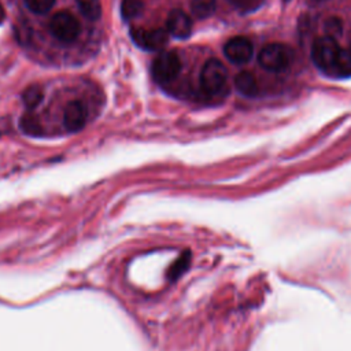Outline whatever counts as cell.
<instances>
[{
  "label": "cell",
  "mask_w": 351,
  "mask_h": 351,
  "mask_svg": "<svg viewBox=\"0 0 351 351\" xmlns=\"http://www.w3.org/2000/svg\"><path fill=\"white\" fill-rule=\"evenodd\" d=\"M144 10L141 0H122L121 1V15L125 21L137 18Z\"/></svg>",
  "instance_id": "cell-14"
},
{
  "label": "cell",
  "mask_w": 351,
  "mask_h": 351,
  "mask_svg": "<svg viewBox=\"0 0 351 351\" xmlns=\"http://www.w3.org/2000/svg\"><path fill=\"white\" fill-rule=\"evenodd\" d=\"M284 1H289V0H284Z\"/></svg>",
  "instance_id": "cell-22"
},
{
  "label": "cell",
  "mask_w": 351,
  "mask_h": 351,
  "mask_svg": "<svg viewBox=\"0 0 351 351\" xmlns=\"http://www.w3.org/2000/svg\"><path fill=\"white\" fill-rule=\"evenodd\" d=\"M130 37L134 44L145 51H159L169 40V34L163 29H145V27H132Z\"/></svg>",
  "instance_id": "cell-6"
},
{
  "label": "cell",
  "mask_w": 351,
  "mask_h": 351,
  "mask_svg": "<svg viewBox=\"0 0 351 351\" xmlns=\"http://www.w3.org/2000/svg\"><path fill=\"white\" fill-rule=\"evenodd\" d=\"M167 33L177 38H188L192 33V21L181 10H171L166 19Z\"/></svg>",
  "instance_id": "cell-8"
},
{
  "label": "cell",
  "mask_w": 351,
  "mask_h": 351,
  "mask_svg": "<svg viewBox=\"0 0 351 351\" xmlns=\"http://www.w3.org/2000/svg\"><path fill=\"white\" fill-rule=\"evenodd\" d=\"M43 89L40 88V86H37V85H32V86H27L25 90H23V93H22V101H23V104L29 108V110H32V108H34V107H37L40 103H41V100H43Z\"/></svg>",
  "instance_id": "cell-15"
},
{
  "label": "cell",
  "mask_w": 351,
  "mask_h": 351,
  "mask_svg": "<svg viewBox=\"0 0 351 351\" xmlns=\"http://www.w3.org/2000/svg\"><path fill=\"white\" fill-rule=\"evenodd\" d=\"M228 1L243 11H251V10L256 8L261 3V0H228Z\"/></svg>",
  "instance_id": "cell-20"
},
{
  "label": "cell",
  "mask_w": 351,
  "mask_h": 351,
  "mask_svg": "<svg viewBox=\"0 0 351 351\" xmlns=\"http://www.w3.org/2000/svg\"><path fill=\"white\" fill-rule=\"evenodd\" d=\"M329 74L337 75V77L351 75V49H340Z\"/></svg>",
  "instance_id": "cell-11"
},
{
  "label": "cell",
  "mask_w": 351,
  "mask_h": 351,
  "mask_svg": "<svg viewBox=\"0 0 351 351\" xmlns=\"http://www.w3.org/2000/svg\"><path fill=\"white\" fill-rule=\"evenodd\" d=\"M81 14L89 19L96 21L101 15V3L100 0H75Z\"/></svg>",
  "instance_id": "cell-12"
},
{
  "label": "cell",
  "mask_w": 351,
  "mask_h": 351,
  "mask_svg": "<svg viewBox=\"0 0 351 351\" xmlns=\"http://www.w3.org/2000/svg\"><path fill=\"white\" fill-rule=\"evenodd\" d=\"M234 85H236V89L247 97H254L258 93L256 80H255L254 74H251L250 71L239 73L234 78Z\"/></svg>",
  "instance_id": "cell-10"
},
{
  "label": "cell",
  "mask_w": 351,
  "mask_h": 351,
  "mask_svg": "<svg viewBox=\"0 0 351 351\" xmlns=\"http://www.w3.org/2000/svg\"><path fill=\"white\" fill-rule=\"evenodd\" d=\"M21 129L27 133V134H32V136H37L41 133V125H40V121L32 115V114H25L22 118H21Z\"/></svg>",
  "instance_id": "cell-16"
},
{
  "label": "cell",
  "mask_w": 351,
  "mask_h": 351,
  "mask_svg": "<svg viewBox=\"0 0 351 351\" xmlns=\"http://www.w3.org/2000/svg\"><path fill=\"white\" fill-rule=\"evenodd\" d=\"M339 52H340V48L336 44V40L328 36L315 38L311 47V58L314 63L328 74L333 67Z\"/></svg>",
  "instance_id": "cell-4"
},
{
  "label": "cell",
  "mask_w": 351,
  "mask_h": 351,
  "mask_svg": "<svg viewBox=\"0 0 351 351\" xmlns=\"http://www.w3.org/2000/svg\"><path fill=\"white\" fill-rule=\"evenodd\" d=\"M254 47L247 37L236 36L226 41L223 47L225 56L234 64H244L252 58Z\"/></svg>",
  "instance_id": "cell-7"
},
{
  "label": "cell",
  "mask_w": 351,
  "mask_h": 351,
  "mask_svg": "<svg viewBox=\"0 0 351 351\" xmlns=\"http://www.w3.org/2000/svg\"><path fill=\"white\" fill-rule=\"evenodd\" d=\"M86 122V108L78 101H70L63 112V123L69 132H78L85 126Z\"/></svg>",
  "instance_id": "cell-9"
},
{
  "label": "cell",
  "mask_w": 351,
  "mask_h": 351,
  "mask_svg": "<svg viewBox=\"0 0 351 351\" xmlns=\"http://www.w3.org/2000/svg\"><path fill=\"white\" fill-rule=\"evenodd\" d=\"M226 69L218 59H208L200 71V86L207 95H217L226 82Z\"/></svg>",
  "instance_id": "cell-2"
},
{
  "label": "cell",
  "mask_w": 351,
  "mask_h": 351,
  "mask_svg": "<svg viewBox=\"0 0 351 351\" xmlns=\"http://www.w3.org/2000/svg\"><path fill=\"white\" fill-rule=\"evenodd\" d=\"M259 64L271 73L287 70L293 60V51L281 43H270L265 45L258 55Z\"/></svg>",
  "instance_id": "cell-1"
},
{
  "label": "cell",
  "mask_w": 351,
  "mask_h": 351,
  "mask_svg": "<svg viewBox=\"0 0 351 351\" xmlns=\"http://www.w3.org/2000/svg\"><path fill=\"white\" fill-rule=\"evenodd\" d=\"M215 7H217L215 0H192L191 1L192 14L199 19L211 16L215 11Z\"/></svg>",
  "instance_id": "cell-13"
},
{
  "label": "cell",
  "mask_w": 351,
  "mask_h": 351,
  "mask_svg": "<svg viewBox=\"0 0 351 351\" xmlns=\"http://www.w3.org/2000/svg\"><path fill=\"white\" fill-rule=\"evenodd\" d=\"M341 32H343V23L339 18L332 16L325 22V33L328 37L336 38V37L341 36Z\"/></svg>",
  "instance_id": "cell-18"
},
{
  "label": "cell",
  "mask_w": 351,
  "mask_h": 351,
  "mask_svg": "<svg viewBox=\"0 0 351 351\" xmlns=\"http://www.w3.org/2000/svg\"><path fill=\"white\" fill-rule=\"evenodd\" d=\"M49 30L52 36L56 37L59 41L71 43L78 37L81 32V25L73 14H70L69 11H60L51 18Z\"/></svg>",
  "instance_id": "cell-5"
},
{
  "label": "cell",
  "mask_w": 351,
  "mask_h": 351,
  "mask_svg": "<svg viewBox=\"0 0 351 351\" xmlns=\"http://www.w3.org/2000/svg\"><path fill=\"white\" fill-rule=\"evenodd\" d=\"M318 1H322V0H318Z\"/></svg>",
  "instance_id": "cell-23"
},
{
  "label": "cell",
  "mask_w": 351,
  "mask_h": 351,
  "mask_svg": "<svg viewBox=\"0 0 351 351\" xmlns=\"http://www.w3.org/2000/svg\"><path fill=\"white\" fill-rule=\"evenodd\" d=\"M4 18H5V11H4V8H3V5H1V3H0V25H1V22L4 21Z\"/></svg>",
  "instance_id": "cell-21"
},
{
  "label": "cell",
  "mask_w": 351,
  "mask_h": 351,
  "mask_svg": "<svg viewBox=\"0 0 351 351\" xmlns=\"http://www.w3.org/2000/svg\"><path fill=\"white\" fill-rule=\"evenodd\" d=\"M188 265H189V252H185L184 255H181L180 258H178V261L171 266V269H170V271H169V276L174 280V278H177L180 274H182L184 271H185V269L188 267Z\"/></svg>",
  "instance_id": "cell-19"
},
{
  "label": "cell",
  "mask_w": 351,
  "mask_h": 351,
  "mask_svg": "<svg viewBox=\"0 0 351 351\" xmlns=\"http://www.w3.org/2000/svg\"><path fill=\"white\" fill-rule=\"evenodd\" d=\"M181 71V60L174 51H166L159 53L151 66V73L155 81L167 84L173 81Z\"/></svg>",
  "instance_id": "cell-3"
},
{
  "label": "cell",
  "mask_w": 351,
  "mask_h": 351,
  "mask_svg": "<svg viewBox=\"0 0 351 351\" xmlns=\"http://www.w3.org/2000/svg\"><path fill=\"white\" fill-rule=\"evenodd\" d=\"M25 4L34 14H45L53 7L55 0H25Z\"/></svg>",
  "instance_id": "cell-17"
}]
</instances>
